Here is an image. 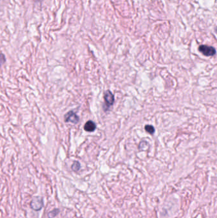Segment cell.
<instances>
[{
    "label": "cell",
    "instance_id": "obj_5",
    "mask_svg": "<svg viewBox=\"0 0 217 218\" xmlns=\"http://www.w3.org/2000/svg\"><path fill=\"white\" fill-rule=\"evenodd\" d=\"M84 128L87 132H93L96 129V124L93 121H88L85 124Z\"/></svg>",
    "mask_w": 217,
    "mask_h": 218
},
{
    "label": "cell",
    "instance_id": "obj_11",
    "mask_svg": "<svg viewBox=\"0 0 217 218\" xmlns=\"http://www.w3.org/2000/svg\"><path fill=\"white\" fill-rule=\"evenodd\" d=\"M41 1H43V0H35V2H41Z\"/></svg>",
    "mask_w": 217,
    "mask_h": 218
},
{
    "label": "cell",
    "instance_id": "obj_7",
    "mask_svg": "<svg viewBox=\"0 0 217 218\" xmlns=\"http://www.w3.org/2000/svg\"><path fill=\"white\" fill-rule=\"evenodd\" d=\"M80 168H81L80 163L78 162H77V161L74 162V163L72 165V169L74 171H78L80 169Z\"/></svg>",
    "mask_w": 217,
    "mask_h": 218
},
{
    "label": "cell",
    "instance_id": "obj_3",
    "mask_svg": "<svg viewBox=\"0 0 217 218\" xmlns=\"http://www.w3.org/2000/svg\"><path fill=\"white\" fill-rule=\"evenodd\" d=\"M64 121L66 122H72L75 124L79 122V117L76 114V113L72 110L65 114Z\"/></svg>",
    "mask_w": 217,
    "mask_h": 218
},
{
    "label": "cell",
    "instance_id": "obj_4",
    "mask_svg": "<svg viewBox=\"0 0 217 218\" xmlns=\"http://www.w3.org/2000/svg\"><path fill=\"white\" fill-rule=\"evenodd\" d=\"M104 100H105V104L108 108L110 107V106H112L113 105L114 102H115V98H114V95L112 94V93L110 90H107L105 92Z\"/></svg>",
    "mask_w": 217,
    "mask_h": 218
},
{
    "label": "cell",
    "instance_id": "obj_1",
    "mask_svg": "<svg viewBox=\"0 0 217 218\" xmlns=\"http://www.w3.org/2000/svg\"><path fill=\"white\" fill-rule=\"evenodd\" d=\"M199 51L205 56H213L216 54V49L211 46L201 45L199 47Z\"/></svg>",
    "mask_w": 217,
    "mask_h": 218
},
{
    "label": "cell",
    "instance_id": "obj_2",
    "mask_svg": "<svg viewBox=\"0 0 217 218\" xmlns=\"http://www.w3.org/2000/svg\"><path fill=\"white\" fill-rule=\"evenodd\" d=\"M30 206L33 210L38 211L43 207V202L42 198L40 197H34L30 203Z\"/></svg>",
    "mask_w": 217,
    "mask_h": 218
},
{
    "label": "cell",
    "instance_id": "obj_10",
    "mask_svg": "<svg viewBox=\"0 0 217 218\" xmlns=\"http://www.w3.org/2000/svg\"><path fill=\"white\" fill-rule=\"evenodd\" d=\"M6 62V57L2 53H0V66H2Z\"/></svg>",
    "mask_w": 217,
    "mask_h": 218
},
{
    "label": "cell",
    "instance_id": "obj_8",
    "mask_svg": "<svg viewBox=\"0 0 217 218\" xmlns=\"http://www.w3.org/2000/svg\"><path fill=\"white\" fill-rule=\"evenodd\" d=\"M59 209H55L49 212L48 217H49V218H54L59 214Z\"/></svg>",
    "mask_w": 217,
    "mask_h": 218
},
{
    "label": "cell",
    "instance_id": "obj_6",
    "mask_svg": "<svg viewBox=\"0 0 217 218\" xmlns=\"http://www.w3.org/2000/svg\"><path fill=\"white\" fill-rule=\"evenodd\" d=\"M145 131L148 133H149L150 135H153L154 134L155 130V128L154 126L152 125H150V124H148V125H146L145 126Z\"/></svg>",
    "mask_w": 217,
    "mask_h": 218
},
{
    "label": "cell",
    "instance_id": "obj_9",
    "mask_svg": "<svg viewBox=\"0 0 217 218\" xmlns=\"http://www.w3.org/2000/svg\"><path fill=\"white\" fill-rule=\"evenodd\" d=\"M148 146V143L145 141H142L140 143L139 145V149L140 150H142L144 151L146 149V147Z\"/></svg>",
    "mask_w": 217,
    "mask_h": 218
}]
</instances>
